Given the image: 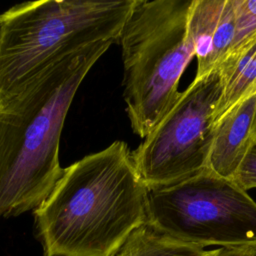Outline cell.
I'll return each instance as SVG.
<instances>
[{
  "label": "cell",
  "mask_w": 256,
  "mask_h": 256,
  "mask_svg": "<svg viewBox=\"0 0 256 256\" xmlns=\"http://www.w3.org/2000/svg\"><path fill=\"white\" fill-rule=\"evenodd\" d=\"M234 180L246 191L256 188V146L246 158Z\"/></svg>",
  "instance_id": "12"
},
{
  "label": "cell",
  "mask_w": 256,
  "mask_h": 256,
  "mask_svg": "<svg viewBox=\"0 0 256 256\" xmlns=\"http://www.w3.org/2000/svg\"><path fill=\"white\" fill-rule=\"evenodd\" d=\"M233 4L234 39L227 57L220 66L232 63L256 43V0H233Z\"/></svg>",
  "instance_id": "11"
},
{
  "label": "cell",
  "mask_w": 256,
  "mask_h": 256,
  "mask_svg": "<svg viewBox=\"0 0 256 256\" xmlns=\"http://www.w3.org/2000/svg\"><path fill=\"white\" fill-rule=\"evenodd\" d=\"M256 146V94L229 111L216 125L207 168L235 179Z\"/></svg>",
  "instance_id": "8"
},
{
  "label": "cell",
  "mask_w": 256,
  "mask_h": 256,
  "mask_svg": "<svg viewBox=\"0 0 256 256\" xmlns=\"http://www.w3.org/2000/svg\"><path fill=\"white\" fill-rule=\"evenodd\" d=\"M148 188L124 141L64 168L34 210L45 256H115L147 222Z\"/></svg>",
  "instance_id": "1"
},
{
  "label": "cell",
  "mask_w": 256,
  "mask_h": 256,
  "mask_svg": "<svg viewBox=\"0 0 256 256\" xmlns=\"http://www.w3.org/2000/svg\"><path fill=\"white\" fill-rule=\"evenodd\" d=\"M207 256H256V246L218 247L212 249Z\"/></svg>",
  "instance_id": "13"
},
{
  "label": "cell",
  "mask_w": 256,
  "mask_h": 256,
  "mask_svg": "<svg viewBox=\"0 0 256 256\" xmlns=\"http://www.w3.org/2000/svg\"><path fill=\"white\" fill-rule=\"evenodd\" d=\"M192 0H134L120 31L123 98L132 131L145 138L180 97L194 55L187 34Z\"/></svg>",
  "instance_id": "4"
},
{
  "label": "cell",
  "mask_w": 256,
  "mask_h": 256,
  "mask_svg": "<svg viewBox=\"0 0 256 256\" xmlns=\"http://www.w3.org/2000/svg\"><path fill=\"white\" fill-rule=\"evenodd\" d=\"M217 71L221 94L212 115L214 129L235 106L256 94V43L235 61L220 66Z\"/></svg>",
  "instance_id": "9"
},
{
  "label": "cell",
  "mask_w": 256,
  "mask_h": 256,
  "mask_svg": "<svg viewBox=\"0 0 256 256\" xmlns=\"http://www.w3.org/2000/svg\"><path fill=\"white\" fill-rule=\"evenodd\" d=\"M187 34L197 61L194 80L218 69L227 57L235 34L233 0H192Z\"/></svg>",
  "instance_id": "7"
},
{
  "label": "cell",
  "mask_w": 256,
  "mask_h": 256,
  "mask_svg": "<svg viewBox=\"0 0 256 256\" xmlns=\"http://www.w3.org/2000/svg\"><path fill=\"white\" fill-rule=\"evenodd\" d=\"M114 44L100 41L67 54L0 103V218L35 210L62 176L65 118L85 76Z\"/></svg>",
  "instance_id": "2"
},
{
  "label": "cell",
  "mask_w": 256,
  "mask_h": 256,
  "mask_svg": "<svg viewBox=\"0 0 256 256\" xmlns=\"http://www.w3.org/2000/svg\"><path fill=\"white\" fill-rule=\"evenodd\" d=\"M220 94L217 70L193 80L166 116L132 151L148 189L176 183L206 168L215 132L212 115Z\"/></svg>",
  "instance_id": "6"
},
{
  "label": "cell",
  "mask_w": 256,
  "mask_h": 256,
  "mask_svg": "<svg viewBox=\"0 0 256 256\" xmlns=\"http://www.w3.org/2000/svg\"><path fill=\"white\" fill-rule=\"evenodd\" d=\"M124 246L131 256H207L211 251L175 239L148 221L130 234Z\"/></svg>",
  "instance_id": "10"
},
{
  "label": "cell",
  "mask_w": 256,
  "mask_h": 256,
  "mask_svg": "<svg viewBox=\"0 0 256 256\" xmlns=\"http://www.w3.org/2000/svg\"><path fill=\"white\" fill-rule=\"evenodd\" d=\"M134 0H39L0 14V103L59 58L117 43Z\"/></svg>",
  "instance_id": "3"
},
{
  "label": "cell",
  "mask_w": 256,
  "mask_h": 256,
  "mask_svg": "<svg viewBox=\"0 0 256 256\" xmlns=\"http://www.w3.org/2000/svg\"><path fill=\"white\" fill-rule=\"evenodd\" d=\"M115 256H131V254H130V252H129V250L123 245V247H122V249L115 255Z\"/></svg>",
  "instance_id": "14"
},
{
  "label": "cell",
  "mask_w": 256,
  "mask_h": 256,
  "mask_svg": "<svg viewBox=\"0 0 256 256\" xmlns=\"http://www.w3.org/2000/svg\"><path fill=\"white\" fill-rule=\"evenodd\" d=\"M147 213L154 227L191 245L256 246V201L234 179L207 167L148 189Z\"/></svg>",
  "instance_id": "5"
}]
</instances>
